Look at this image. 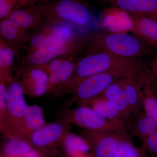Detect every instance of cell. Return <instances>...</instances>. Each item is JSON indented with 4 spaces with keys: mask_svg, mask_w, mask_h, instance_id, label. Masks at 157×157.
I'll use <instances>...</instances> for the list:
<instances>
[{
    "mask_svg": "<svg viewBox=\"0 0 157 157\" xmlns=\"http://www.w3.org/2000/svg\"><path fill=\"white\" fill-rule=\"evenodd\" d=\"M111 71L120 72L128 77L148 72L149 68L140 59L126 58L106 52L90 54L77 61L67 86L73 89L89 76Z\"/></svg>",
    "mask_w": 157,
    "mask_h": 157,
    "instance_id": "1",
    "label": "cell"
},
{
    "mask_svg": "<svg viewBox=\"0 0 157 157\" xmlns=\"http://www.w3.org/2000/svg\"><path fill=\"white\" fill-rule=\"evenodd\" d=\"M87 53L106 52L126 58L140 59L151 52L148 45L126 33L94 32L85 37Z\"/></svg>",
    "mask_w": 157,
    "mask_h": 157,
    "instance_id": "2",
    "label": "cell"
},
{
    "mask_svg": "<svg viewBox=\"0 0 157 157\" xmlns=\"http://www.w3.org/2000/svg\"><path fill=\"white\" fill-rule=\"evenodd\" d=\"M38 5L42 16L49 22L84 26L91 20L89 9L80 0L46 1Z\"/></svg>",
    "mask_w": 157,
    "mask_h": 157,
    "instance_id": "3",
    "label": "cell"
},
{
    "mask_svg": "<svg viewBox=\"0 0 157 157\" xmlns=\"http://www.w3.org/2000/svg\"><path fill=\"white\" fill-rule=\"evenodd\" d=\"M24 90L21 83L12 81L7 88L6 117L2 124L8 126L14 132L23 134V118L28 105Z\"/></svg>",
    "mask_w": 157,
    "mask_h": 157,
    "instance_id": "4",
    "label": "cell"
},
{
    "mask_svg": "<svg viewBox=\"0 0 157 157\" xmlns=\"http://www.w3.org/2000/svg\"><path fill=\"white\" fill-rule=\"evenodd\" d=\"M71 116L75 124L90 132H120L128 129L121 121L108 119L82 105L74 109Z\"/></svg>",
    "mask_w": 157,
    "mask_h": 157,
    "instance_id": "5",
    "label": "cell"
},
{
    "mask_svg": "<svg viewBox=\"0 0 157 157\" xmlns=\"http://www.w3.org/2000/svg\"><path fill=\"white\" fill-rule=\"evenodd\" d=\"M124 78V74L117 71L99 73L84 78L72 90L80 104L101 95L110 85Z\"/></svg>",
    "mask_w": 157,
    "mask_h": 157,
    "instance_id": "6",
    "label": "cell"
},
{
    "mask_svg": "<svg viewBox=\"0 0 157 157\" xmlns=\"http://www.w3.org/2000/svg\"><path fill=\"white\" fill-rule=\"evenodd\" d=\"M100 27L109 33L132 32L134 21L132 14L116 6L103 9L99 19Z\"/></svg>",
    "mask_w": 157,
    "mask_h": 157,
    "instance_id": "7",
    "label": "cell"
},
{
    "mask_svg": "<svg viewBox=\"0 0 157 157\" xmlns=\"http://www.w3.org/2000/svg\"><path fill=\"white\" fill-rule=\"evenodd\" d=\"M84 135L91 149L93 150L94 157H118L119 132H94L86 130Z\"/></svg>",
    "mask_w": 157,
    "mask_h": 157,
    "instance_id": "8",
    "label": "cell"
},
{
    "mask_svg": "<svg viewBox=\"0 0 157 157\" xmlns=\"http://www.w3.org/2000/svg\"><path fill=\"white\" fill-rule=\"evenodd\" d=\"M149 78V72L124 78V91L133 120L143 109L141 102L142 87Z\"/></svg>",
    "mask_w": 157,
    "mask_h": 157,
    "instance_id": "9",
    "label": "cell"
},
{
    "mask_svg": "<svg viewBox=\"0 0 157 157\" xmlns=\"http://www.w3.org/2000/svg\"><path fill=\"white\" fill-rule=\"evenodd\" d=\"M49 75L40 68L24 70L21 84L25 94L33 98H38L48 92Z\"/></svg>",
    "mask_w": 157,
    "mask_h": 157,
    "instance_id": "10",
    "label": "cell"
},
{
    "mask_svg": "<svg viewBox=\"0 0 157 157\" xmlns=\"http://www.w3.org/2000/svg\"><path fill=\"white\" fill-rule=\"evenodd\" d=\"M25 29L17 25L9 17L1 21L0 34L3 39L16 51L17 55L19 50L27 43L30 36Z\"/></svg>",
    "mask_w": 157,
    "mask_h": 157,
    "instance_id": "11",
    "label": "cell"
},
{
    "mask_svg": "<svg viewBox=\"0 0 157 157\" xmlns=\"http://www.w3.org/2000/svg\"><path fill=\"white\" fill-rule=\"evenodd\" d=\"M66 133L65 126L60 123L44 125L42 128L31 133L30 139L35 146L44 147L63 139Z\"/></svg>",
    "mask_w": 157,
    "mask_h": 157,
    "instance_id": "12",
    "label": "cell"
},
{
    "mask_svg": "<svg viewBox=\"0 0 157 157\" xmlns=\"http://www.w3.org/2000/svg\"><path fill=\"white\" fill-rule=\"evenodd\" d=\"M114 6L130 14L157 21V3L154 0H108Z\"/></svg>",
    "mask_w": 157,
    "mask_h": 157,
    "instance_id": "13",
    "label": "cell"
},
{
    "mask_svg": "<svg viewBox=\"0 0 157 157\" xmlns=\"http://www.w3.org/2000/svg\"><path fill=\"white\" fill-rule=\"evenodd\" d=\"M124 78L110 85L102 95L117 105L121 113L124 123L127 128L132 122L133 119L124 91Z\"/></svg>",
    "mask_w": 157,
    "mask_h": 157,
    "instance_id": "14",
    "label": "cell"
},
{
    "mask_svg": "<svg viewBox=\"0 0 157 157\" xmlns=\"http://www.w3.org/2000/svg\"><path fill=\"white\" fill-rule=\"evenodd\" d=\"M132 16L134 21L132 33L150 47L157 48V21L144 16Z\"/></svg>",
    "mask_w": 157,
    "mask_h": 157,
    "instance_id": "15",
    "label": "cell"
},
{
    "mask_svg": "<svg viewBox=\"0 0 157 157\" xmlns=\"http://www.w3.org/2000/svg\"><path fill=\"white\" fill-rule=\"evenodd\" d=\"M42 16L39 6L36 5L29 6L25 9H17L8 17L17 25L27 31L39 27Z\"/></svg>",
    "mask_w": 157,
    "mask_h": 157,
    "instance_id": "16",
    "label": "cell"
},
{
    "mask_svg": "<svg viewBox=\"0 0 157 157\" xmlns=\"http://www.w3.org/2000/svg\"><path fill=\"white\" fill-rule=\"evenodd\" d=\"M80 104L91 108L108 119L121 121L124 122L121 113L117 105L102 94Z\"/></svg>",
    "mask_w": 157,
    "mask_h": 157,
    "instance_id": "17",
    "label": "cell"
},
{
    "mask_svg": "<svg viewBox=\"0 0 157 157\" xmlns=\"http://www.w3.org/2000/svg\"><path fill=\"white\" fill-rule=\"evenodd\" d=\"M18 56L16 51L3 39L0 40V78L7 83L13 81L11 72L14 68L15 59Z\"/></svg>",
    "mask_w": 157,
    "mask_h": 157,
    "instance_id": "18",
    "label": "cell"
},
{
    "mask_svg": "<svg viewBox=\"0 0 157 157\" xmlns=\"http://www.w3.org/2000/svg\"><path fill=\"white\" fill-rule=\"evenodd\" d=\"M132 135L139 138L140 141L144 140L157 132L154 124L142 109L127 127Z\"/></svg>",
    "mask_w": 157,
    "mask_h": 157,
    "instance_id": "19",
    "label": "cell"
},
{
    "mask_svg": "<svg viewBox=\"0 0 157 157\" xmlns=\"http://www.w3.org/2000/svg\"><path fill=\"white\" fill-rule=\"evenodd\" d=\"M76 63V61L67 59L58 71L49 75L48 91L66 87L73 76Z\"/></svg>",
    "mask_w": 157,
    "mask_h": 157,
    "instance_id": "20",
    "label": "cell"
},
{
    "mask_svg": "<svg viewBox=\"0 0 157 157\" xmlns=\"http://www.w3.org/2000/svg\"><path fill=\"white\" fill-rule=\"evenodd\" d=\"M45 124V117L41 107L37 105L28 106L24 115L23 135L31 134Z\"/></svg>",
    "mask_w": 157,
    "mask_h": 157,
    "instance_id": "21",
    "label": "cell"
},
{
    "mask_svg": "<svg viewBox=\"0 0 157 157\" xmlns=\"http://www.w3.org/2000/svg\"><path fill=\"white\" fill-rule=\"evenodd\" d=\"M58 57L56 52L48 45L35 51L27 52L23 59L25 69L39 68Z\"/></svg>",
    "mask_w": 157,
    "mask_h": 157,
    "instance_id": "22",
    "label": "cell"
},
{
    "mask_svg": "<svg viewBox=\"0 0 157 157\" xmlns=\"http://www.w3.org/2000/svg\"><path fill=\"white\" fill-rule=\"evenodd\" d=\"M143 146H136L127 130L119 132L118 157H147Z\"/></svg>",
    "mask_w": 157,
    "mask_h": 157,
    "instance_id": "23",
    "label": "cell"
},
{
    "mask_svg": "<svg viewBox=\"0 0 157 157\" xmlns=\"http://www.w3.org/2000/svg\"><path fill=\"white\" fill-rule=\"evenodd\" d=\"M142 108L157 130V96L151 84L150 78L144 82L141 92Z\"/></svg>",
    "mask_w": 157,
    "mask_h": 157,
    "instance_id": "24",
    "label": "cell"
},
{
    "mask_svg": "<svg viewBox=\"0 0 157 157\" xmlns=\"http://www.w3.org/2000/svg\"><path fill=\"white\" fill-rule=\"evenodd\" d=\"M63 139L65 151L71 157L87 153L91 150L87 140L73 133H67Z\"/></svg>",
    "mask_w": 157,
    "mask_h": 157,
    "instance_id": "25",
    "label": "cell"
},
{
    "mask_svg": "<svg viewBox=\"0 0 157 157\" xmlns=\"http://www.w3.org/2000/svg\"><path fill=\"white\" fill-rule=\"evenodd\" d=\"M46 29L48 33L47 45L49 47L61 45L76 37L71 29L63 25L56 24Z\"/></svg>",
    "mask_w": 157,
    "mask_h": 157,
    "instance_id": "26",
    "label": "cell"
},
{
    "mask_svg": "<svg viewBox=\"0 0 157 157\" xmlns=\"http://www.w3.org/2000/svg\"><path fill=\"white\" fill-rule=\"evenodd\" d=\"M27 141L19 137H12L6 141L3 148L6 156L17 157L25 154L33 150Z\"/></svg>",
    "mask_w": 157,
    "mask_h": 157,
    "instance_id": "27",
    "label": "cell"
},
{
    "mask_svg": "<svg viewBox=\"0 0 157 157\" xmlns=\"http://www.w3.org/2000/svg\"><path fill=\"white\" fill-rule=\"evenodd\" d=\"M48 36L46 29L39 33L30 36L27 43L28 52L35 51L46 46L48 43Z\"/></svg>",
    "mask_w": 157,
    "mask_h": 157,
    "instance_id": "28",
    "label": "cell"
},
{
    "mask_svg": "<svg viewBox=\"0 0 157 157\" xmlns=\"http://www.w3.org/2000/svg\"><path fill=\"white\" fill-rule=\"evenodd\" d=\"M23 0H0V20L6 19L23 7Z\"/></svg>",
    "mask_w": 157,
    "mask_h": 157,
    "instance_id": "29",
    "label": "cell"
},
{
    "mask_svg": "<svg viewBox=\"0 0 157 157\" xmlns=\"http://www.w3.org/2000/svg\"><path fill=\"white\" fill-rule=\"evenodd\" d=\"M0 114L2 122L4 121L6 113L7 108V87L6 84L7 82L2 78H0Z\"/></svg>",
    "mask_w": 157,
    "mask_h": 157,
    "instance_id": "30",
    "label": "cell"
},
{
    "mask_svg": "<svg viewBox=\"0 0 157 157\" xmlns=\"http://www.w3.org/2000/svg\"><path fill=\"white\" fill-rule=\"evenodd\" d=\"M141 141L147 151L157 157V132Z\"/></svg>",
    "mask_w": 157,
    "mask_h": 157,
    "instance_id": "31",
    "label": "cell"
},
{
    "mask_svg": "<svg viewBox=\"0 0 157 157\" xmlns=\"http://www.w3.org/2000/svg\"><path fill=\"white\" fill-rule=\"evenodd\" d=\"M66 59H67L64 58H56L49 62L47 64L37 68L42 69L48 73L49 76L58 71L59 69L61 67L63 63Z\"/></svg>",
    "mask_w": 157,
    "mask_h": 157,
    "instance_id": "32",
    "label": "cell"
},
{
    "mask_svg": "<svg viewBox=\"0 0 157 157\" xmlns=\"http://www.w3.org/2000/svg\"><path fill=\"white\" fill-rule=\"evenodd\" d=\"M149 76L152 88H157V54L151 63Z\"/></svg>",
    "mask_w": 157,
    "mask_h": 157,
    "instance_id": "33",
    "label": "cell"
},
{
    "mask_svg": "<svg viewBox=\"0 0 157 157\" xmlns=\"http://www.w3.org/2000/svg\"><path fill=\"white\" fill-rule=\"evenodd\" d=\"M17 157H44L39 152L33 149L31 151L25 154L22 155L20 156Z\"/></svg>",
    "mask_w": 157,
    "mask_h": 157,
    "instance_id": "34",
    "label": "cell"
},
{
    "mask_svg": "<svg viewBox=\"0 0 157 157\" xmlns=\"http://www.w3.org/2000/svg\"><path fill=\"white\" fill-rule=\"evenodd\" d=\"M47 0H23V6H31L36 5V3L39 2H46Z\"/></svg>",
    "mask_w": 157,
    "mask_h": 157,
    "instance_id": "35",
    "label": "cell"
},
{
    "mask_svg": "<svg viewBox=\"0 0 157 157\" xmlns=\"http://www.w3.org/2000/svg\"><path fill=\"white\" fill-rule=\"evenodd\" d=\"M73 157H93L89 155H87V153L85 154H79Z\"/></svg>",
    "mask_w": 157,
    "mask_h": 157,
    "instance_id": "36",
    "label": "cell"
},
{
    "mask_svg": "<svg viewBox=\"0 0 157 157\" xmlns=\"http://www.w3.org/2000/svg\"><path fill=\"white\" fill-rule=\"evenodd\" d=\"M153 90L154 91L156 95L157 96V88L153 89Z\"/></svg>",
    "mask_w": 157,
    "mask_h": 157,
    "instance_id": "37",
    "label": "cell"
},
{
    "mask_svg": "<svg viewBox=\"0 0 157 157\" xmlns=\"http://www.w3.org/2000/svg\"><path fill=\"white\" fill-rule=\"evenodd\" d=\"M154 1H155L157 3V0H154Z\"/></svg>",
    "mask_w": 157,
    "mask_h": 157,
    "instance_id": "38",
    "label": "cell"
},
{
    "mask_svg": "<svg viewBox=\"0 0 157 157\" xmlns=\"http://www.w3.org/2000/svg\"><path fill=\"white\" fill-rule=\"evenodd\" d=\"M7 157V156H6V157Z\"/></svg>",
    "mask_w": 157,
    "mask_h": 157,
    "instance_id": "39",
    "label": "cell"
},
{
    "mask_svg": "<svg viewBox=\"0 0 157 157\" xmlns=\"http://www.w3.org/2000/svg\"></svg>",
    "mask_w": 157,
    "mask_h": 157,
    "instance_id": "40",
    "label": "cell"
}]
</instances>
